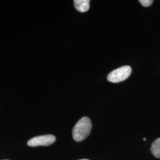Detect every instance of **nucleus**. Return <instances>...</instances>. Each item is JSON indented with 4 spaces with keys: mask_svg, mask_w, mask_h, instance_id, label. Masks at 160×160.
<instances>
[{
    "mask_svg": "<svg viewBox=\"0 0 160 160\" xmlns=\"http://www.w3.org/2000/svg\"><path fill=\"white\" fill-rule=\"evenodd\" d=\"M91 120L88 117H83L77 122L72 129V137L75 141L80 142L87 137L92 130Z\"/></svg>",
    "mask_w": 160,
    "mask_h": 160,
    "instance_id": "nucleus-1",
    "label": "nucleus"
},
{
    "mask_svg": "<svg viewBox=\"0 0 160 160\" xmlns=\"http://www.w3.org/2000/svg\"><path fill=\"white\" fill-rule=\"evenodd\" d=\"M131 72L132 69L130 66H123L110 72L108 75V80L114 83L120 82L126 80L130 76Z\"/></svg>",
    "mask_w": 160,
    "mask_h": 160,
    "instance_id": "nucleus-2",
    "label": "nucleus"
},
{
    "mask_svg": "<svg viewBox=\"0 0 160 160\" xmlns=\"http://www.w3.org/2000/svg\"><path fill=\"white\" fill-rule=\"evenodd\" d=\"M56 138L52 135H45L35 137L28 142V145L30 147L38 146H49L55 142Z\"/></svg>",
    "mask_w": 160,
    "mask_h": 160,
    "instance_id": "nucleus-3",
    "label": "nucleus"
},
{
    "mask_svg": "<svg viewBox=\"0 0 160 160\" xmlns=\"http://www.w3.org/2000/svg\"><path fill=\"white\" fill-rule=\"evenodd\" d=\"M90 2L89 0H75V8L77 10L81 12H87L90 8Z\"/></svg>",
    "mask_w": 160,
    "mask_h": 160,
    "instance_id": "nucleus-4",
    "label": "nucleus"
},
{
    "mask_svg": "<svg viewBox=\"0 0 160 160\" xmlns=\"http://www.w3.org/2000/svg\"><path fill=\"white\" fill-rule=\"evenodd\" d=\"M150 150L155 157L160 158V138L155 139L152 143Z\"/></svg>",
    "mask_w": 160,
    "mask_h": 160,
    "instance_id": "nucleus-5",
    "label": "nucleus"
},
{
    "mask_svg": "<svg viewBox=\"0 0 160 160\" xmlns=\"http://www.w3.org/2000/svg\"><path fill=\"white\" fill-rule=\"evenodd\" d=\"M139 2L143 6V7H149L152 3L153 1L152 0H139Z\"/></svg>",
    "mask_w": 160,
    "mask_h": 160,
    "instance_id": "nucleus-6",
    "label": "nucleus"
},
{
    "mask_svg": "<svg viewBox=\"0 0 160 160\" xmlns=\"http://www.w3.org/2000/svg\"><path fill=\"white\" fill-rule=\"evenodd\" d=\"M88 160V159H82V160Z\"/></svg>",
    "mask_w": 160,
    "mask_h": 160,
    "instance_id": "nucleus-7",
    "label": "nucleus"
},
{
    "mask_svg": "<svg viewBox=\"0 0 160 160\" xmlns=\"http://www.w3.org/2000/svg\"><path fill=\"white\" fill-rule=\"evenodd\" d=\"M143 141H146V138H143Z\"/></svg>",
    "mask_w": 160,
    "mask_h": 160,
    "instance_id": "nucleus-8",
    "label": "nucleus"
},
{
    "mask_svg": "<svg viewBox=\"0 0 160 160\" xmlns=\"http://www.w3.org/2000/svg\"></svg>",
    "mask_w": 160,
    "mask_h": 160,
    "instance_id": "nucleus-9",
    "label": "nucleus"
}]
</instances>
